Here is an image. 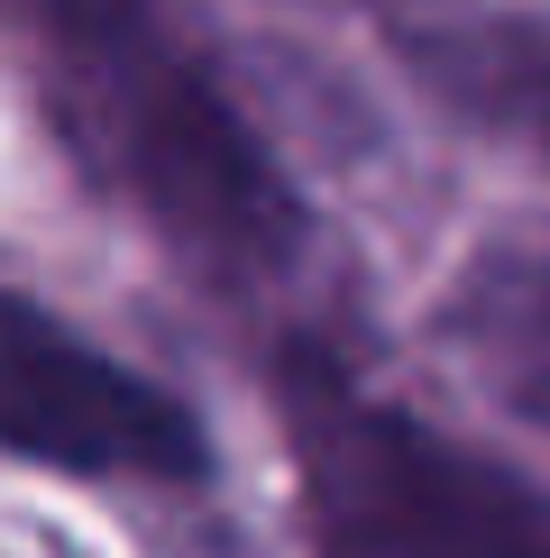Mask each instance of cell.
Instances as JSON below:
<instances>
[{"mask_svg": "<svg viewBox=\"0 0 550 558\" xmlns=\"http://www.w3.org/2000/svg\"><path fill=\"white\" fill-rule=\"evenodd\" d=\"M422 46H431V83L468 120L533 137L550 156V28H477V37H422Z\"/></svg>", "mask_w": 550, "mask_h": 558, "instance_id": "5", "label": "cell"}, {"mask_svg": "<svg viewBox=\"0 0 550 558\" xmlns=\"http://www.w3.org/2000/svg\"><path fill=\"white\" fill-rule=\"evenodd\" d=\"M441 330L477 385L523 422H550V257L533 247H487L450 284Z\"/></svg>", "mask_w": 550, "mask_h": 558, "instance_id": "4", "label": "cell"}, {"mask_svg": "<svg viewBox=\"0 0 550 558\" xmlns=\"http://www.w3.org/2000/svg\"><path fill=\"white\" fill-rule=\"evenodd\" d=\"M0 458L92 485H183L202 476V422L183 393L92 348L74 320L0 284Z\"/></svg>", "mask_w": 550, "mask_h": 558, "instance_id": "3", "label": "cell"}, {"mask_svg": "<svg viewBox=\"0 0 550 558\" xmlns=\"http://www.w3.org/2000/svg\"><path fill=\"white\" fill-rule=\"evenodd\" d=\"M312 558H550V495L321 348L275 366Z\"/></svg>", "mask_w": 550, "mask_h": 558, "instance_id": "2", "label": "cell"}, {"mask_svg": "<svg viewBox=\"0 0 550 558\" xmlns=\"http://www.w3.org/2000/svg\"><path fill=\"white\" fill-rule=\"evenodd\" d=\"M46 19H56V101L92 166L193 257H285L303 211L239 101L202 74V56H183L138 0H56Z\"/></svg>", "mask_w": 550, "mask_h": 558, "instance_id": "1", "label": "cell"}]
</instances>
